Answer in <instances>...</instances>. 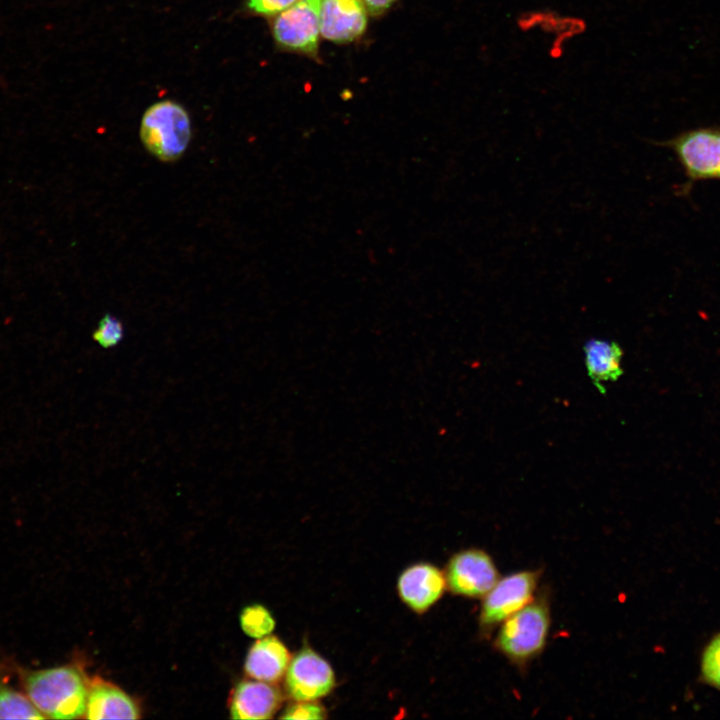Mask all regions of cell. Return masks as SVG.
Here are the masks:
<instances>
[{
    "label": "cell",
    "mask_w": 720,
    "mask_h": 720,
    "mask_svg": "<svg viewBox=\"0 0 720 720\" xmlns=\"http://www.w3.org/2000/svg\"><path fill=\"white\" fill-rule=\"evenodd\" d=\"M144 148L162 162L177 161L191 140V121L179 103L162 100L144 112L139 131Z\"/></svg>",
    "instance_id": "3957f363"
},
{
    "label": "cell",
    "mask_w": 720,
    "mask_h": 720,
    "mask_svg": "<svg viewBox=\"0 0 720 720\" xmlns=\"http://www.w3.org/2000/svg\"><path fill=\"white\" fill-rule=\"evenodd\" d=\"M325 717L326 712L324 708L313 701H298V703L289 706L281 716L283 719L309 720L324 719Z\"/></svg>",
    "instance_id": "d6986e66"
},
{
    "label": "cell",
    "mask_w": 720,
    "mask_h": 720,
    "mask_svg": "<svg viewBox=\"0 0 720 720\" xmlns=\"http://www.w3.org/2000/svg\"><path fill=\"white\" fill-rule=\"evenodd\" d=\"M321 2L322 0H298L276 15L272 32L279 46L316 55L320 34Z\"/></svg>",
    "instance_id": "52a82bcc"
},
{
    "label": "cell",
    "mask_w": 720,
    "mask_h": 720,
    "mask_svg": "<svg viewBox=\"0 0 720 720\" xmlns=\"http://www.w3.org/2000/svg\"><path fill=\"white\" fill-rule=\"evenodd\" d=\"M444 574L453 594L472 599H482L500 578L494 559L480 548H468L454 554Z\"/></svg>",
    "instance_id": "5b68a950"
},
{
    "label": "cell",
    "mask_w": 720,
    "mask_h": 720,
    "mask_svg": "<svg viewBox=\"0 0 720 720\" xmlns=\"http://www.w3.org/2000/svg\"><path fill=\"white\" fill-rule=\"evenodd\" d=\"M26 695L35 707L52 719H74L84 715L88 687L72 666H60L28 673Z\"/></svg>",
    "instance_id": "7a4b0ae2"
},
{
    "label": "cell",
    "mask_w": 720,
    "mask_h": 720,
    "mask_svg": "<svg viewBox=\"0 0 720 720\" xmlns=\"http://www.w3.org/2000/svg\"><path fill=\"white\" fill-rule=\"evenodd\" d=\"M286 646L276 637L267 636L253 644L245 661V672L251 678L275 682L285 673L290 663Z\"/></svg>",
    "instance_id": "4fadbf2b"
},
{
    "label": "cell",
    "mask_w": 720,
    "mask_h": 720,
    "mask_svg": "<svg viewBox=\"0 0 720 720\" xmlns=\"http://www.w3.org/2000/svg\"><path fill=\"white\" fill-rule=\"evenodd\" d=\"M27 695L0 682V719H44Z\"/></svg>",
    "instance_id": "9a60e30c"
},
{
    "label": "cell",
    "mask_w": 720,
    "mask_h": 720,
    "mask_svg": "<svg viewBox=\"0 0 720 720\" xmlns=\"http://www.w3.org/2000/svg\"><path fill=\"white\" fill-rule=\"evenodd\" d=\"M240 622L243 631L253 638L265 637L275 627L271 613L261 605L246 607L241 613Z\"/></svg>",
    "instance_id": "2e32d148"
},
{
    "label": "cell",
    "mask_w": 720,
    "mask_h": 720,
    "mask_svg": "<svg viewBox=\"0 0 720 720\" xmlns=\"http://www.w3.org/2000/svg\"><path fill=\"white\" fill-rule=\"evenodd\" d=\"M664 145L675 152L690 179L720 180L719 128L689 130Z\"/></svg>",
    "instance_id": "8992f818"
},
{
    "label": "cell",
    "mask_w": 720,
    "mask_h": 720,
    "mask_svg": "<svg viewBox=\"0 0 720 720\" xmlns=\"http://www.w3.org/2000/svg\"><path fill=\"white\" fill-rule=\"evenodd\" d=\"M541 575L539 569H523L500 576L481 599L480 634L490 637L503 621L531 602L538 593Z\"/></svg>",
    "instance_id": "277c9868"
},
{
    "label": "cell",
    "mask_w": 720,
    "mask_h": 720,
    "mask_svg": "<svg viewBox=\"0 0 720 720\" xmlns=\"http://www.w3.org/2000/svg\"><path fill=\"white\" fill-rule=\"evenodd\" d=\"M84 717L88 719H136L135 702L118 687L94 680L88 688Z\"/></svg>",
    "instance_id": "7c38bea8"
},
{
    "label": "cell",
    "mask_w": 720,
    "mask_h": 720,
    "mask_svg": "<svg viewBox=\"0 0 720 720\" xmlns=\"http://www.w3.org/2000/svg\"><path fill=\"white\" fill-rule=\"evenodd\" d=\"M587 373L600 393L606 391L605 384L614 382L622 375L621 347L614 341L591 338L584 345Z\"/></svg>",
    "instance_id": "5bb4252c"
},
{
    "label": "cell",
    "mask_w": 720,
    "mask_h": 720,
    "mask_svg": "<svg viewBox=\"0 0 720 720\" xmlns=\"http://www.w3.org/2000/svg\"><path fill=\"white\" fill-rule=\"evenodd\" d=\"M446 587L445 574L436 566L427 563L407 568L398 580L401 599L417 612L426 611L435 604Z\"/></svg>",
    "instance_id": "30bf717a"
},
{
    "label": "cell",
    "mask_w": 720,
    "mask_h": 720,
    "mask_svg": "<svg viewBox=\"0 0 720 720\" xmlns=\"http://www.w3.org/2000/svg\"><path fill=\"white\" fill-rule=\"evenodd\" d=\"M367 11L372 15H379L386 11L395 0H362Z\"/></svg>",
    "instance_id": "44dd1931"
},
{
    "label": "cell",
    "mask_w": 720,
    "mask_h": 720,
    "mask_svg": "<svg viewBox=\"0 0 720 720\" xmlns=\"http://www.w3.org/2000/svg\"><path fill=\"white\" fill-rule=\"evenodd\" d=\"M701 674L705 682L720 690V633L708 643L703 651Z\"/></svg>",
    "instance_id": "e0dca14e"
},
{
    "label": "cell",
    "mask_w": 720,
    "mask_h": 720,
    "mask_svg": "<svg viewBox=\"0 0 720 720\" xmlns=\"http://www.w3.org/2000/svg\"><path fill=\"white\" fill-rule=\"evenodd\" d=\"M102 348L108 349L119 344L124 337L122 322L111 314H105L92 335Z\"/></svg>",
    "instance_id": "ac0fdd59"
},
{
    "label": "cell",
    "mask_w": 720,
    "mask_h": 720,
    "mask_svg": "<svg viewBox=\"0 0 720 720\" xmlns=\"http://www.w3.org/2000/svg\"><path fill=\"white\" fill-rule=\"evenodd\" d=\"M298 0H248L249 10L258 15L276 16Z\"/></svg>",
    "instance_id": "ffe728a7"
},
{
    "label": "cell",
    "mask_w": 720,
    "mask_h": 720,
    "mask_svg": "<svg viewBox=\"0 0 720 720\" xmlns=\"http://www.w3.org/2000/svg\"><path fill=\"white\" fill-rule=\"evenodd\" d=\"M282 696L265 681H243L234 689L230 712L234 719H269L278 710Z\"/></svg>",
    "instance_id": "8fae6325"
},
{
    "label": "cell",
    "mask_w": 720,
    "mask_h": 720,
    "mask_svg": "<svg viewBox=\"0 0 720 720\" xmlns=\"http://www.w3.org/2000/svg\"><path fill=\"white\" fill-rule=\"evenodd\" d=\"M551 623L549 595L542 590L497 627L493 647L512 665L525 669L544 651Z\"/></svg>",
    "instance_id": "6da1fadb"
},
{
    "label": "cell",
    "mask_w": 720,
    "mask_h": 720,
    "mask_svg": "<svg viewBox=\"0 0 720 720\" xmlns=\"http://www.w3.org/2000/svg\"><path fill=\"white\" fill-rule=\"evenodd\" d=\"M367 26V8L362 0H322L320 34L335 43L359 38Z\"/></svg>",
    "instance_id": "9c48e42d"
},
{
    "label": "cell",
    "mask_w": 720,
    "mask_h": 720,
    "mask_svg": "<svg viewBox=\"0 0 720 720\" xmlns=\"http://www.w3.org/2000/svg\"><path fill=\"white\" fill-rule=\"evenodd\" d=\"M335 677L329 663L311 649H303L286 670L285 685L296 701H315L333 689Z\"/></svg>",
    "instance_id": "ba28073f"
}]
</instances>
